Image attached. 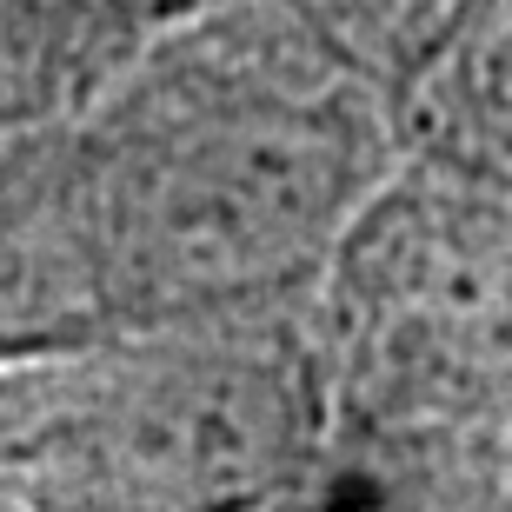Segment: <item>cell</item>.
Masks as SVG:
<instances>
[{"label":"cell","mask_w":512,"mask_h":512,"mask_svg":"<svg viewBox=\"0 0 512 512\" xmlns=\"http://www.w3.org/2000/svg\"><path fill=\"white\" fill-rule=\"evenodd\" d=\"M320 293L333 419L512 446V173L386 180Z\"/></svg>","instance_id":"cell-1"}]
</instances>
